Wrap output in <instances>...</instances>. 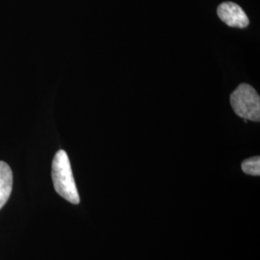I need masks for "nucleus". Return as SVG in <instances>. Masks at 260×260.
Masks as SVG:
<instances>
[{
    "label": "nucleus",
    "instance_id": "nucleus-3",
    "mask_svg": "<svg viewBox=\"0 0 260 260\" xmlns=\"http://www.w3.org/2000/svg\"><path fill=\"white\" fill-rule=\"evenodd\" d=\"M217 14L221 20L231 27L245 28L250 23L244 10L233 2L222 3L217 9Z\"/></svg>",
    "mask_w": 260,
    "mask_h": 260
},
{
    "label": "nucleus",
    "instance_id": "nucleus-4",
    "mask_svg": "<svg viewBox=\"0 0 260 260\" xmlns=\"http://www.w3.org/2000/svg\"><path fill=\"white\" fill-rule=\"evenodd\" d=\"M13 189V173L9 165L0 161V209L6 205Z\"/></svg>",
    "mask_w": 260,
    "mask_h": 260
},
{
    "label": "nucleus",
    "instance_id": "nucleus-5",
    "mask_svg": "<svg viewBox=\"0 0 260 260\" xmlns=\"http://www.w3.org/2000/svg\"><path fill=\"white\" fill-rule=\"evenodd\" d=\"M242 170L245 174L251 176H259L260 158L259 156L249 158L242 163Z\"/></svg>",
    "mask_w": 260,
    "mask_h": 260
},
{
    "label": "nucleus",
    "instance_id": "nucleus-1",
    "mask_svg": "<svg viewBox=\"0 0 260 260\" xmlns=\"http://www.w3.org/2000/svg\"><path fill=\"white\" fill-rule=\"evenodd\" d=\"M52 180L55 191L71 204L78 205L80 198L75 185L70 159L65 150L61 149L52 161Z\"/></svg>",
    "mask_w": 260,
    "mask_h": 260
},
{
    "label": "nucleus",
    "instance_id": "nucleus-2",
    "mask_svg": "<svg viewBox=\"0 0 260 260\" xmlns=\"http://www.w3.org/2000/svg\"><path fill=\"white\" fill-rule=\"evenodd\" d=\"M233 111L244 120L259 121L260 98L249 84L243 83L231 95Z\"/></svg>",
    "mask_w": 260,
    "mask_h": 260
}]
</instances>
